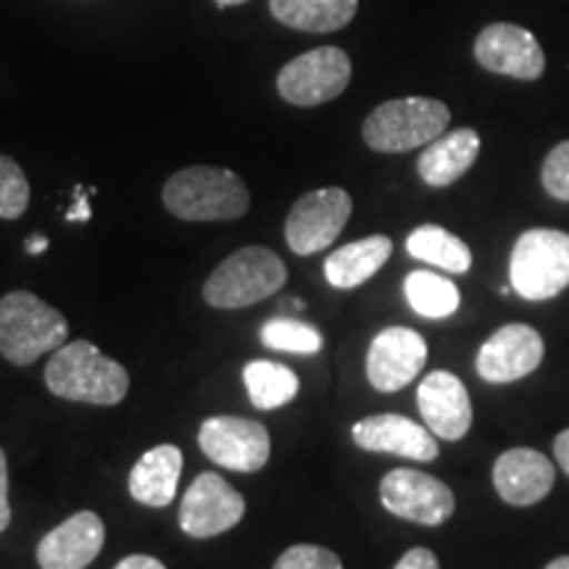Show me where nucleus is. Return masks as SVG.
I'll return each mask as SVG.
<instances>
[{"label":"nucleus","mask_w":569,"mask_h":569,"mask_svg":"<svg viewBox=\"0 0 569 569\" xmlns=\"http://www.w3.org/2000/svg\"><path fill=\"white\" fill-rule=\"evenodd\" d=\"M480 156V134L472 127L443 132L425 148L417 161V172L430 188H448L469 172Z\"/></svg>","instance_id":"nucleus-19"},{"label":"nucleus","mask_w":569,"mask_h":569,"mask_svg":"<svg viewBox=\"0 0 569 569\" xmlns=\"http://www.w3.org/2000/svg\"><path fill=\"white\" fill-rule=\"evenodd\" d=\"M288 269L264 246H246L213 269L203 284V301L213 309H246L282 290Z\"/></svg>","instance_id":"nucleus-4"},{"label":"nucleus","mask_w":569,"mask_h":569,"mask_svg":"<svg viewBox=\"0 0 569 569\" xmlns=\"http://www.w3.org/2000/svg\"><path fill=\"white\" fill-rule=\"evenodd\" d=\"M74 198H77V203H74V209L67 213V219H69V222H88V219H90V201H88V193H84V188H77Z\"/></svg>","instance_id":"nucleus-33"},{"label":"nucleus","mask_w":569,"mask_h":569,"mask_svg":"<svg viewBox=\"0 0 569 569\" xmlns=\"http://www.w3.org/2000/svg\"><path fill=\"white\" fill-rule=\"evenodd\" d=\"M198 446L213 465L232 472H259L272 457L269 430L246 417H209L198 430Z\"/></svg>","instance_id":"nucleus-9"},{"label":"nucleus","mask_w":569,"mask_h":569,"mask_svg":"<svg viewBox=\"0 0 569 569\" xmlns=\"http://www.w3.org/2000/svg\"><path fill=\"white\" fill-rule=\"evenodd\" d=\"M272 569H343V561L336 551L322 549V546L298 543L280 553Z\"/></svg>","instance_id":"nucleus-28"},{"label":"nucleus","mask_w":569,"mask_h":569,"mask_svg":"<svg viewBox=\"0 0 569 569\" xmlns=\"http://www.w3.org/2000/svg\"><path fill=\"white\" fill-rule=\"evenodd\" d=\"M351 71L346 51L336 46L315 48L284 63L277 74V90L293 106H322L351 84Z\"/></svg>","instance_id":"nucleus-7"},{"label":"nucleus","mask_w":569,"mask_h":569,"mask_svg":"<svg viewBox=\"0 0 569 569\" xmlns=\"http://www.w3.org/2000/svg\"><path fill=\"white\" fill-rule=\"evenodd\" d=\"M419 415L432 436L443 440H461L472 427V401L465 382L457 375L436 369L417 390Z\"/></svg>","instance_id":"nucleus-15"},{"label":"nucleus","mask_w":569,"mask_h":569,"mask_svg":"<svg viewBox=\"0 0 569 569\" xmlns=\"http://www.w3.org/2000/svg\"><path fill=\"white\" fill-rule=\"evenodd\" d=\"M261 340L274 351L288 353H317L322 351V332L301 319H272L261 327Z\"/></svg>","instance_id":"nucleus-26"},{"label":"nucleus","mask_w":569,"mask_h":569,"mask_svg":"<svg viewBox=\"0 0 569 569\" xmlns=\"http://www.w3.org/2000/svg\"><path fill=\"white\" fill-rule=\"evenodd\" d=\"M407 251L419 261L440 267L443 272L465 274L472 267V251L465 240L438 224H422L407 238Z\"/></svg>","instance_id":"nucleus-23"},{"label":"nucleus","mask_w":569,"mask_h":569,"mask_svg":"<svg viewBox=\"0 0 569 569\" xmlns=\"http://www.w3.org/2000/svg\"><path fill=\"white\" fill-rule=\"evenodd\" d=\"M509 280L525 301H549L569 288V234L528 230L511 248Z\"/></svg>","instance_id":"nucleus-6"},{"label":"nucleus","mask_w":569,"mask_h":569,"mask_svg":"<svg viewBox=\"0 0 569 569\" xmlns=\"http://www.w3.org/2000/svg\"><path fill=\"white\" fill-rule=\"evenodd\" d=\"M557 469L536 448H509L496 459L493 486L511 507H532L551 493Z\"/></svg>","instance_id":"nucleus-18"},{"label":"nucleus","mask_w":569,"mask_h":569,"mask_svg":"<svg viewBox=\"0 0 569 569\" xmlns=\"http://www.w3.org/2000/svg\"><path fill=\"white\" fill-rule=\"evenodd\" d=\"M451 111L432 98H398L369 113L361 134L377 153H407L430 146L446 132Z\"/></svg>","instance_id":"nucleus-5"},{"label":"nucleus","mask_w":569,"mask_h":569,"mask_svg":"<svg viewBox=\"0 0 569 569\" xmlns=\"http://www.w3.org/2000/svg\"><path fill=\"white\" fill-rule=\"evenodd\" d=\"M182 451L172 443L153 446L130 472V496L142 507L163 509L174 501L182 475Z\"/></svg>","instance_id":"nucleus-20"},{"label":"nucleus","mask_w":569,"mask_h":569,"mask_svg":"<svg viewBox=\"0 0 569 569\" xmlns=\"http://www.w3.org/2000/svg\"><path fill=\"white\" fill-rule=\"evenodd\" d=\"M243 382L248 398L256 409H280L298 396V375L290 367L277 365V361L256 359L243 369Z\"/></svg>","instance_id":"nucleus-24"},{"label":"nucleus","mask_w":569,"mask_h":569,"mask_svg":"<svg viewBox=\"0 0 569 569\" xmlns=\"http://www.w3.org/2000/svg\"><path fill=\"white\" fill-rule=\"evenodd\" d=\"M351 211L353 201L343 188H322L301 196L284 222L290 251L311 256L330 248L351 219Z\"/></svg>","instance_id":"nucleus-8"},{"label":"nucleus","mask_w":569,"mask_h":569,"mask_svg":"<svg viewBox=\"0 0 569 569\" xmlns=\"http://www.w3.org/2000/svg\"><path fill=\"white\" fill-rule=\"evenodd\" d=\"M213 3H217L219 9H227V6H240V3H246V0H213Z\"/></svg>","instance_id":"nucleus-37"},{"label":"nucleus","mask_w":569,"mask_h":569,"mask_svg":"<svg viewBox=\"0 0 569 569\" xmlns=\"http://www.w3.org/2000/svg\"><path fill=\"white\" fill-rule=\"evenodd\" d=\"M390 253H393V243H390L386 234H369V238L338 248L325 261L327 282L340 290L359 288L369 277L380 272L382 264L390 259Z\"/></svg>","instance_id":"nucleus-21"},{"label":"nucleus","mask_w":569,"mask_h":569,"mask_svg":"<svg viewBox=\"0 0 569 569\" xmlns=\"http://www.w3.org/2000/svg\"><path fill=\"white\" fill-rule=\"evenodd\" d=\"M356 9L359 0H269V11L280 24L311 34L343 30Z\"/></svg>","instance_id":"nucleus-22"},{"label":"nucleus","mask_w":569,"mask_h":569,"mask_svg":"<svg viewBox=\"0 0 569 569\" xmlns=\"http://www.w3.org/2000/svg\"><path fill=\"white\" fill-rule=\"evenodd\" d=\"M67 338V317L42 298L27 290L0 298V353L11 365H34L42 353L59 351Z\"/></svg>","instance_id":"nucleus-3"},{"label":"nucleus","mask_w":569,"mask_h":569,"mask_svg":"<svg viewBox=\"0 0 569 569\" xmlns=\"http://www.w3.org/2000/svg\"><path fill=\"white\" fill-rule=\"evenodd\" d=\"M393 569H440V565H438L436 553L419 546V549H411L403 553Z\"/></svg>","instance_id":"nucleus-31"},{"label":"nucleus","mask_w":569,"mask_h":569,"mask_svg":"<svg viewBox=\"0 0 569 569\" xmlns=\"http://www.w3.org/2000/svg\"><path fill=\"white\" fill-rule=\"evenodd\" d=\"M427 343L411 327H388L372 340L367 353V377L380 393L407 388L422 372Z\"/></svg>","instance_id":"nucleus-14"},{"label":"nucleus","mask_w":569,"mask_h":569,"mask_svg":"<svg viewBox=\"0 0 569 569\" xmlns=\"http://www.w3.org/2000/svg\"><path fill=\"white\" fill-rule=\"evenodd\" d=\"M30 206V182L11 156H0V219H19Z\"/></svg>","instance_id":"nucleus-27"},{"label":"nucleus","mask_w":569,"mask_h":569,"mask_svg":"<svg viewBox=\"0 0 569 569\" xmlns=\"http://www.w3.org/2000/svg\"><path fill=\"white\" fill-rule=\"evenodd\" d=\"M553 453H557L559 467L565 469L567 478H569V427H567V430H561L557 438H553Z\"/></svg>","instance_id":"nucleus-34"},{"label":"nucleus","mask_w":569,"mask_h":569,"mask_svg":"<svg viewBox=\"0 0 569 569\" xmlns=\"http://www.w3.org/2000/svg\"><path fill=\"white\" fill-rule=\"evenodd\" d=\"M113 569H167L156 557H148V553H132V557H124Z\"/></svg>","instance_id":"nucleus-32"},{"label":"nucleus","mask_w":569,"mask_h":569,"mask_svg":"<svg viewBox=\"0 0 569 569\" xmlns=\"http://www.w3.org/2000/svg\"><path fill=\"white\" fill-rule=\"evenodd\" d=\"M543 361V338L530 325H503L478 351V375L490 386H507L536 372Z\"/></svg>","instance_id":"nucleus-13"},{"label":"nucleus","mask_w":569,"mask_h":569,"mask_svg":"<svg viewBox=\"0 0 569 569\" xmlns=\"http://www.w3.org/2000/svg\"><path fill=\"white\" fill-rule=\"evenodd\" d=\"M11 525V503H9V459L0 448V532Z\"/></svg>","instance_id":"nucleus-30"},{"label":"nucleus","mask_w":569,"mask_h":569,"mask_svg":"<svg viewBox=\"0 0 569 569\" xmlns=\"http://www.w3.org/2000/svg\"><path fill=\"white\" fill-rule=\"evenodd\" d=\"M475 59L482 69L493 74L515 77V80L532 82L543 74L546 56L540 51L536 34L517 24H498L486 27L475 40Z\"/></svg>","instance_id":"nucleus-12"},{"label":"nucleus","mask_w":569,"mask_h":569,"mask_svg":"<svg viewBox=\"0 0 569 569\" xmlns=\"http://www.w3.org/2000/svg\"><path fill=\"white\" fill-rule=\"evenodd\" d=\"M163 206L184 222H230L248 211L251 196L230 169L188 167L163 184Z\"/></svg>","instance_id":"nucleus-2"},{"label":"nucleus","mask_w":569,"mask_h":569,"mask_svg":"<svg viewBox=\"0 0 569 569\" xmlns=\"http://www.w3.org/2000/svg\"><path fill=\"white\" fill-rule=\"evenodd\" d=\"M46 386L53 396L67 401L113 407L124 401L130 375L119 361L98 351L90 340H74L53 351L46 367Z\"/></svg>","instance_id":"nucleus-1"},{"label":"nucleus","mask_w":569,"mask_h":569,"mask_svg":"<svg viewBox=\"0 0 569 569\" xmlns=\"http://www.w3.org/2000/svg\"><path fill=\"white\" fill-rule=\"evenodd\" d=\"M48 246H51V243H48L46 234H32V238L24 243V251L30 256H40V253L48 251Z\"/></svg>","instance_id":"nucleus-35"},{"label":"nucleus","mask_w":569,"mask_h":569,"mask_svg":"<svg viewBox=\"0 0 569 569\" xmlns=\"http://www.w3.org/2000/svg\"><path fill=\"white\" fill-rule=\"evenodd\" d=\"M380 501L390 515L438 528L457 509L451 488L419 469H393L380 482Z\"/></svg>","instance_id":"nucleus-10"},{"label":"nucleus","mask_w":569,"mask_h":569,"mask_svg":"<svg viewBox=\"0 0 569 569\" xmlns=\"http://www.w3.org/2000/svg\"><path fill=\"white\" fill-rule=\"evenodd\" d=\"M351 436L353 443L365 451L396 453V457L415 461H436L440 451L436 436L427 427L401 415H375L359 419Z\"/></svg>","instance_id":"nucleus-17"},{"label":"nucleus","mask_w":569,"mask_h":569,"mask_svg":"<svg viewBox=\"0 0 569 569\" xmlns=\"http://www.w3.org/2000/svg\"><path fill=\"white\" fill-rule=\"evenodd\" d=\"M403 293H407L411 309L425 319H446L457 315L461 303L457 284L436 272H425V269L411 272L403 280Z\"/></svg>","instance_id":"nucleus-25"},{"label":"nucleus","mask_w":569,"mask_h":569,"mask_svg":"<svg viewBox=\"0 0 569 569\" xmlns=\"http://www.w3.org/2000/svg\"><path fill=\"white\" fill-rule=\"evenodd\" d=\"M546 569H569V557H559V559H553L549 567Z\"/></svg>","instance_id":"nucleus-36"},{"label":"nucleus","mask_w":569,"mask_h":569,"mask_svg":"<svg viewBox=\"0 0 569 569\" xmlns=\"http://www.w3.org/2000/svg\"><path fill=\"white\" fill-rule=\"evenodd\" d=\"M543 188L557 201H569V140L559 142L543 161Z\"/></svg>","instance_id":"nucleus-29"},{"label":"nucleus","mask_w":569,"mask_h":569,"mask_svg":"<svg viewBox=\"0 0 569 569\" xmlns=\"http://www.w3.org/2000/svg\"><path fill=\"white\" fill-rule=\"evenodd\" d=\"M246 515V498L222 475L203 472L184 490L180 528L190 538H213L232 530Z\"/></svg>","instance_id":"nucleus-11"},{"label":"nucleus","mask_w":569,"mask_h":569,"mask_svg":"<svg viewBox=\"0 0 569 569\" xmlns=\"http://www.w3.org/2000/svg\"><path fill=\"white\" fill-rule=\"evenodd\" d=\"M106 528L96 511H77L38 543L40 569H84L103 549Z\"/></svg>","instance_id":"nucleus-16"}]
</instances>
